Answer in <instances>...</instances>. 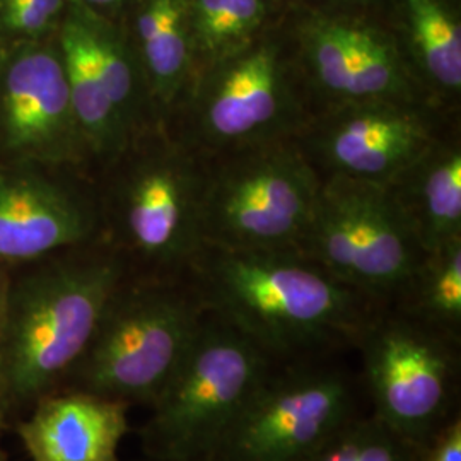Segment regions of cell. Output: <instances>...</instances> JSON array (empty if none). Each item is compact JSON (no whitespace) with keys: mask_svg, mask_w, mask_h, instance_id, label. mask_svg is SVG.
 I'll return each mask as SVG.
<instances>
[{"mask_svg":"<svg viewBox=\"0 0 461 461\" xmlns=\"http://www.w3.org/2000/svg\"><path fill=\"white\" fill-rule=\"evenodd\" d=\"M285 23L314 113L376 99L429 101L378 17L291 5Z\"/></svg>","mask_w":461,"mask_h":461,"instance_id":"cell-11","label":"cell"},{"mask_svg":"<svg viewBox=\"0 0 461 461\" xmlns=\"http://www.w3.org/2000/svg\"><path fill=\"white\" fill-rule=\"evenodd\" d=\"M291 5L323 14L378 17L383 14V0H289ZM383 21V19H381Z\"/></svg>","mask_w":461,"mask_h":461,"instance_id":"cell-25","label":"cell"},{"mask_svg":"<svg viewBox=\"0 0 461 461\" xmlns=\"http://www.w3.org/2000/svg\"><path fill=\"white\" fill-rule=\"evenodd\" d=\"M356 415L354 379L331 357L279 364L207 461H303Z\"/></svg>","mask_w":461,"mask_h":461,"instance_id":"cell-10","label":"cell"},{"mask_svg":"<svg viewBox=\"0 0 461 461\" xmlns=\"http://www.w3.org/2000/svg\"><path fill=\"white\" fill-rule=\"evenodd\" d=\"M7 280H9V267L0 264V325L5 306V293H7Z\"/></svg>","mask_w":461,"mask_h":461,"instance_id":"cell-27","label":"cell"},{"mask_svg":"<svg viewBox=\"0 0 461 461\" xmlns=\"http://www.w3.org/2000/svg\"><path fill=\"white\" fill-rule=\"evenodd\" d=\"M57 40L64 59L72 106L91 158L93 176H96L131 146L132 139L110 98L77 0H68Z\"/></svg>","mask_w":461,"mask_h":461,"instance_id":"cell-19","label":"cell"},{"mask_svg":"<svg viewBox=\"0 0 461 461\" xmlns=\"http://www.w3.org/2000/svg\"><path fill=\"white\" fill-rule=\"evenodd\" d=\"M101 238L95 178L41 166H0V264H30Z\"/></svg>","mask_w":461,"mask_h":461,"instance_id":"cell-14","label":"cell"},{"mask_svg":"<svg viewBox=\"0 0 461 461\" xmlns=\"http://www.w3.org/2000/svg\"><path fill=\"white\" fill-rule=\"evenodd\" d=\"M420 453L371 413L352 417L303 461H420Z\"/></svg>","mask_w":461,"mask_h":461,"instance_id":"cell-22","label":"cell"},{"mask_svg":"<svg viewBox=\"0 0 461 461\" xmlns=\"http://www.w3.org/2000/svg\"><path fill=\"white\" fill-rule=\"evenodd\" d=\"M186 279L207 313L240 330L277 364L356 348L383 310L297 249L203 245Z\"/></svg>","mask_w":461,"mask_h":461,"instance_id":"cell-1","label":"cell"},{"mask_svg":"<svg viewBox=\"0 0 461 461\" xmlns=\"http://www.w3.org/2000/svg\"><path fill=\"white\" fill-rule=\"evenodd\" d=\"M460 122L384 185L424 251L461 240Z\"/></svg>","mask_w":461,"mask_h":461,"instance_id":"cell-17","label":"cell"},{"mask_svg":"<svg viewBox=\"0 0 461 461\" xmlns=\"http://www.w3.org/2000/svg\"><path fill=\"white\" fill-rule=\"evenodd\" d=\"M79 2L95 14L116 24H120V21L123 19L127 9L132 4V0H79Z\"/></svg>","mask_w":461,"mask_h":461,"instance_id":"cell-26","label":"cell"},{"mask_svg":"<svg viewBox=\"0 0 461 461\" xmlns=\"http://www.w3.org/2000/svg\"><path fill=\"white\" fill-rule=\"evenodd\" d=\"M390 308L460 344L461 240L426 251Z\"/></svg>","mask_w":461,"mask_h":461,"instance_id":"cell-21","label":"cell"},{"mask_svg":"<svg viewBox=\"0 0 461 461\" xmlns=\"http://www.w3.org/2000/svg\"><path fill=\"white\" fill-rule=\"evenodd\" d=\"M205 310L190 280L129 276L60 390L150 407L197 337Z\"/></svg>","mask_w":461,"mask_h":461,"instance_id":"cell-5","label":"cell"},{"mask_svg":"<svg viewBox=\"0 0 461 461\" xmlns=\"http://www.w3.org/2000/svg\"><path fill=\"white\" fill-rule=\"evenodd\" d=\"M127 403L79 390L40 398L14 429L30 461H122L131 432Z\"/></svg>","mask_w":461,"mask_h":461,"instance_id":"cell-15","label":"cell"},{"mask_svg":"<svg viewBox=\"0 0 461 461\" xmlns=\"http://www.w3.org/2000/svg\"><path fill=\"white\" fill-rule=\"evenodd\" d=\"M381 19L420 93L460 113L461 0H383Z\"/></svg>","mask_w":461,"mask_h":461,"instance_id":"cell-16","label":"cell"},{"mask_svg":"<svg viewBox=\"0 0 461 461\" xmlns=\"http://www.w3.org/2000/svg\"><path fill=\"white\" fill-rule=\"evenodd\" d=\"M0 152L7 163L95 178L57 33L0 51Z\"/></svg>","mask_w":461,"mask_h":461,"instance_id":"cell-13","label":"cell"},{"mask_svg":"<svg viewBox=\"0 0 461 461\" xmlns=\"http://www.w3.org/2000/svg\"><path fill=\"white\" fill-rule=\"evenodd\" d=\"M146 461H149V460H146Z\"/></svg>","mask_w":461,"mask_h":461,"instance_id":"cell-29","label":"cell"},{"mask_svg":"<svg viewBox=\"0 0 461 461\" xmlns=\"http://www.w3.org/2000/svg\"><path fill=\"white\" fill-rule=\"evenodd\" d=\"M7 419H5V415L2 413L0 411V461H7L5 458V451H4V446H2V436H4V430L7 428Z\"/></svg>","mask_w":461,"mask_h":461,"instance_id":"cell-28","label":"cell"},{"mask_svg":"<svg viewBox=\"0 0 461 461\" xmlns=\"http://www.w3.org/2000/svg\"><path fill=\"white\" fill-rule=\"evenodd\" d=\"M120 28L165 125L195 74L190 0H132Z\"/></svg>","mask_w":461,"mask_h":461,"instance_id":"cell-18","label":"cell"},{"mask_svg":"<svg viewBox=\"0 0 461 461\" xmlns=\"http://www.w3.org/2000/svg\"><path fill=\"white\" fill-rule=\"evenodd\" d=\"M420 461H461V417L456 413L422 447Z\"/></svg>","mask_w":461,"mask_h":461,"instance_id":"cell-24","label":"cell"},{"mask_svg":"<svg viewBox=\"0 0 461 461\" xmlns=\"http://www.w3.org/2000/svg\"><path fill=\"white\" fill-rule=\"evenodd\" d=\"M458 122L424 99H376L314 113L296 142L321 178L384 186Z\"/></svg>","mask_w":461,"mask_h":461,"instance_id":"cell-12","label":"cell"},{"mask_svg":"<svg viewBox=\"0 0 461 461\" xmlns=\"http://www.w3.org/2000/svg\"><path fill=\"white\" fill-rule=\"evenodd\" d=\"M68 0H0V51L59 32Z\"/></svg>","mask_w":461,"mask_h":461,"instance_id":"cell-23","label":"cell"},{"mask_svg":"<svg viewBox=\"0 0 461 461\" xmlns=\"http://www.w3.org/2000/svg\"><path fill=\"white\" fill-rule=\"evenodd\" d=\"M289 9V0H190L195 74L277 28Z\"/></svg>","mask_w":461,"mask_h":461,"instance_id":"cell-20","label":"cell"},{"mask_svg":"<svg viewBox=\"0 0 461 461\" xmlns=\"http://www.w3.org/2000/svg\"><path fill=\"white\" fill-rule=\"evenodd\" d=\"M129 276L103 238L9 267L0 325V411L7 422L62 388Z\"/></svg>","mask_w":461,"mask_h":461,"instance_id":"cell-2","label":"cell"},{"mask_svg":"<svg viewBox=\"0 0 461 461\" xmlns=\"http://www.w3.org/2000/svg\"><path fill=\"white\" fill-rule=\"evenodd\" d=\"M320 185L321 176L296 140L205 159L203 245L296 249Z\"/></svg>","mask_w":461,"mask_h":461,"instance_id":"cell-7","label":"cell"},{"mask_svg":"<svg viewBox=\"0 0 461 461\" xmlns=\"http://www.w3.org/2000/svg\"><path fill=\"white\" fill-rule=\"evenodd\" d=\"M103 240L133 277L183 279L203 248L205 159L158 125L95 176Z\"/></svg>","mask_w":461,"mask_h":461,"instance_id":"cell-3","label":"cell"},{"mask_svg":"<svg viewBox=\"0 0 461 461\" xmlns=\"http://www.w3.org/2000/svg\"><path fill=\"white\" fill-rule=\"evenodd\" d=\"M373 415L417 447L455 415L460 344L386 306L356 347Z\"/></svg>","mask_w":461,"mask_h":461,"instance_id":"cell-9","label":"cell"},{"mask_svg":"<svg viewBox=\"0 0 461 461\" xmlns=\"http://www.w3.org/2000/svg\"><path fill=\"white\" fill-rule=\"evenodd\" d=\"M296 249L383 308L426 255L383 185L342 176L321 178Z\"/></svg>","mask_w":461,"mask_h":461,"instance_id":"cell-8","label":"cell"},{"mask_svg":"<svg viewBox=\"0 0 461 461\" xmlns=\"http://www.w3.org/2000/svg\"><path fill=\"white\" fill-rule=\"evenodd\" d=\"M285 21L194 76L165 122L183 148L211 159L296 140L304 131L313 104Z\"/></svg>","mask_w":461,"mask_h":461,"instance_id":"cell-4","label":"cell"},{"mask_svg":"<svg viewBox=\"0 0 461 461\" xmlns=\"http://www.w3.org/2000/svg\"><path fill=\"white\" fill-rule=\"evenodd\" d=\"M279 364L205 312L197 337L139 430L149 461H207Z\"/></svg>","mask_w":461,"mask_h":461,"instance_id":"cell-6","label":"cell"}]
</instances>
